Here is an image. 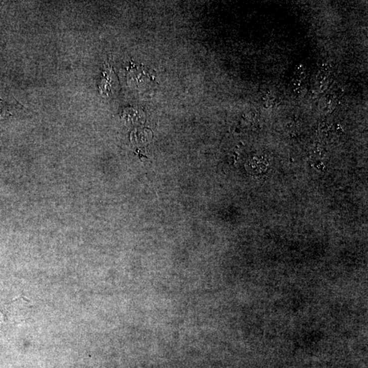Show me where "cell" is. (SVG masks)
I'll list each match as a JSON object with an SVG mask.
<instances>
[{"instance_id":"cell-1","label":"cell","mask_w":368,"mask_h":368,"mask_svg":"<svg viewBox=\"0 0 368 368\" xmlns=\"http://www.w3.org/2000/svg\"><path fill=\"white\" fill-rule=\"evenodd\" d=\"M9 107H10L9 105L0 100V117L10 115L9 114Z\"/></svg>"}]
</instances>
